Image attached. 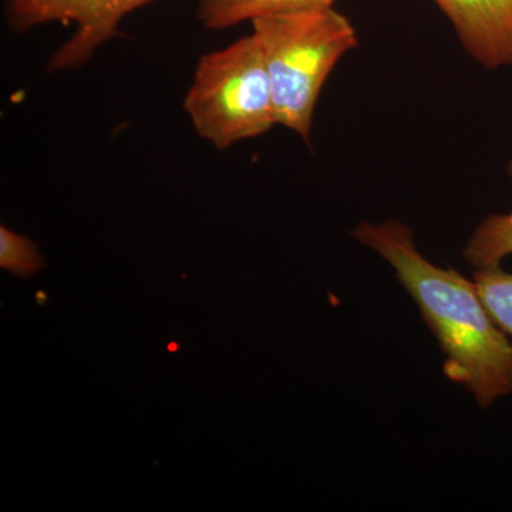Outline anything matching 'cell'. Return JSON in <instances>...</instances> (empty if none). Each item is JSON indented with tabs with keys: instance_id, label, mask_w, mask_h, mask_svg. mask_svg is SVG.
<instances>
[{
	"instance_id": "cell-2",
	"label": "cell",
	"mask_w": 512,
	"mask_h": 512,
	"mask_svg": "<svg viewBox=\"0 0 512 512\" xmlns=\"http://www.w3.org/2000/svg\"><path fill=\"white\" fill-rule=\"evenodd\" d=\"M251 23L271 79L276 123L308 141L323 84L357 46L356 30L333 8L262 16Z\"/></svg>"
},
{
	"instance_id": "cell-11",
	"label": "cell",
	"mask_w": 512,
	"mask_h": 512,
	"mask_svg": "<svg viewBox=\"0 0 512 512\" xmlns=\"http://www.w3.org/2000/svg\"><path fill=\"white\" fill-rule=\"evenodd\" d=\"M168 350H170V352H177L178 343H170V345H168Z\"/></svg>"
},
{
	"instance_id": "cell-10",
	"label": "cell",
	"mask_w": 512,
	"mask_h": 512,
	"mask_svg": "<svg viewBox=\"0 0 512 512\" xmlns=\"http://www.w3.org/2000/svg\"><path fill=\"white\" fill-rule=\"evenodd\" d=\"M37 303H45L46 302V295L45 293H43V291H40L39 293H37Z\"/></svg>"
},
{
	"instance_id": "cell-4",
	"label": "cell",
	"mask_w": 512,
	"mask_h": 512,
	"mask_svg": "<svg viewBox=\"0 0 512 512\" xmlns=\"http://www.w3.org/2000/svg\"><path fill=\"white\" fill-rule=\"evenodd\" d=\"M10 29L26 32L46 23H76L74 36L57 50L50 72L82 66L94 50L117 36L128 13L154 0H3Z\"/></svg>"
},
{
	"instance_id": "cell-5",
	"label": "cell",
	"mask_w": 512,
	"mask_h": 512,
	"mask_svg": "<svg viewBox=\"0 0 512 512\" xmlns=\"http://www.w3.org/2000/svg\"><path fill=\"white\" fill-rule=\"evenodd\" d=\"M484 69L512 64V0H434Z\"/></svg>"
},
{
	"instance_id": "cell-3",
	"label": "cell",
	"mask_w": 512,
	"mask_h": 512,
	"mask_svg": "<svg viewBox=\"0 0 512 512\" xmlns=\"http://www.w3.org/2000/svg\"><path fill=\"white\" fill-rule=\"evenodd\" d=\"M184 109L198 136L220 150L278 124L264 52L254 33L201 57Z\"/></svg>"
},
{
	"instance_id": "cell-6",
	"label": "cell",
	"mask_w": 512,
	"mask_h": 512,
	"mask_svg": "<svg viewBox=\"0 0 512 512\" xmlns=\"http://www.w3.org/2000/svg\"><path fill=\"white\" fill-rule=\"evenodd\" d=\"M333 3L335 0H198L197 18L205 29L222 30L262 16L328 9Z\"/></svg>"
},
{
	"instance_id": "cell-7",
	"label": "cell",
	"mask_w": 512,
	"mask_h": 512,
	"mask_svg": "<svg viewBox=\"0 0 512 512\" xmlns=\"http://www.w3.org/2000/svg\"><path fill=\"white\" fill-rule=\"evenodd\" d=\"M508 177L512 184V160L508 163ZM512 255V208L507 214H493L485 218L468 239L463 249L464 259L474 269L503 264Z\"/></svg>"
},
{
	"instance_id": "cell-1",
	"label": "cell",
	"mask_w": 512,
	"mask_h": 512,
	"mask_svg": "<svg viewBox=\"0 0 512 512\" xmlns=\"http://www.w3.org/2000/svg\"><path fill=\"white\" fill-rule=\"evenodd\" d=\"M352 237L392 266L439 343L447 379L461 384L480 409L511 396L512 340L491 318L473 279L431 264L403 222L363 221Z\"/></svg>"
},
{
	"instance_id": "cell-8",
	"label": "cell",
	"mask_w": 512,
	"mask_h": 512,
	"mask_svg": "<svg viewBox=\"0 0 512 512\" xmlns=\"http://www.w3.org/2000/svg\"><path fill=\"white\" fill-rule=\"evenodd\" d=\"M473 282L491 318L512 339V274L501 265L474 269Z\"/></svg>"
},
{
	"instance_id": "cell-9",
	"label": "cell",
	"mask_w": 512,
	"mask_h": 512,
	"mask_svg": "<svg viewBox=\"0 0 512 512\" xmlns=\"http://www.w3.org/2000/svg\"><path fill=\"white\" fill-rule=\"evenodd\" d=\"M0 266L12 274L30 278L45 268L46 261L39 254L35 242L2 225L0 228Z\"/></svg>"
}]
</instances>
